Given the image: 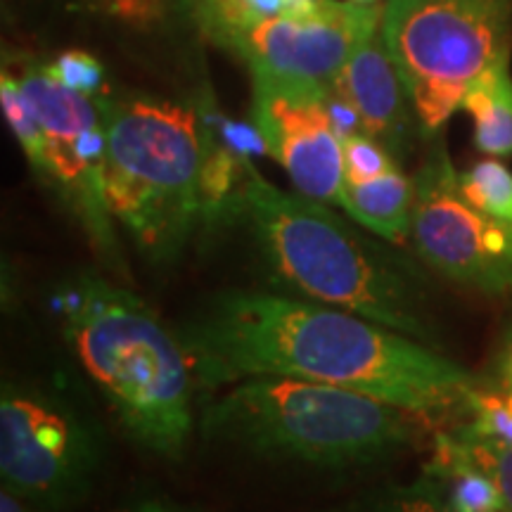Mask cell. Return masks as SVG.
I'll return each instance as SVG.
<instances>
[{"mask_svg": "<svg viewBox=\"0 0 512 512\" xmlns=\"http://www.w3.org/2000/svg\"><path fill=\"white\" fill-rule=\"evenodd\" d=\"M358 5H377V0H354Z\"/></svg>", "mask_w": 512, "mask_h": 512, "instance_id": "f1b7e54d", "label": "cell"}, {"mask_svg": "<svg viewBox=\"0 0 512 512\" xmlns=\"http://www.w3.org/2000/svg\"><path fill=\"white\" fill-rule=\"evenodd\" d=\"M202 387L256 375L337 384L425 418L467 415L479 382L418 339L337 306L278 292H226L178 330Z\"/></svg>", "mask_w": 512, "mask_h": 512, "instance_id": "6da1fadb", "label": "cell"}, {"mask_svg": "<svg viewBox=\"0 0 512 512\" xmlns=\"http://www.w3.org/2000/svg\"><path fill=\"white\" fill-rule=\"evenodd\" d=\"M382 10L354 0H294L280 15L235 31L219 46L242 57L252 74L330 88L351 53L380 27Z\"/></svg>", "mask_w": 512, "mask_h": 512, "instance_id": "30bf717a", "label": "cell"}, {"mask_svg": "<svg viewBox=\"0 0 512 512\" xmlns=\"http://www.w3.org/2000/svg\"><path fill=\"white\" fill-rule=\"evenodd\" d=\"M498 387L512 389V342L503 351L501 366H498Z\"/></svg>", "mask_w": 512, "mask_h": 512, "instance_id": "4316f807", "label": "cell"}, {"mask_svg": "<svg viewBox=\"0 0 512 512\" xmlns=\"http://www.w3.org/2000/svg\"><path fill=\"white\" fill-rule=\"evenodd\" d=\"M131 512H200V510L185 508V505L164 501V498H150V501H140Z\"/></svg>", "mask_w": 512, "mask_h": 512, "instance_id": "d4e9b609", "label": "cell"}, {"mask_svg": "<svg viewBox=\"0 0 512 512\" xmlns=\"http://www.w3.org/2000/svg\"><path fill=\"white\" fill-rule=\"evenodd\" d=\"M230 209L242 214L280 287L432 342L434 328L406 266L325 202L275 188L247 162Z\"/></svg>", "mask_w": 512, "mask_h": 512, "instance_id": "3957f363", "label": "cell"}, {"mask_svg": "<svg viewBox=\"0 0 512 512\" xmlns=\"http://www.w3.org/2000/svg\"><path fill=\"white\" fill-rule=\"evenodd\" d=\"M15 76L46 133L48 169L43 181L60 192L93 247L119 271L124 261L105 195L107 128L100 98L57 83L46 64L27 62Z\"/></svg>", "mask_w": 512, "mask_h": 512, "instance_id": "ba28073f", "label": "cell"}, {"mask_svg": "<svg viewBox=\"0 0 512 512\" xmlns=\"http://www.w3.org/2000/svg\"><path fill=\"white\" fill-rule=\"evenodd\" d=\"M344 512H460L441 486L422 472L411 484H392L370 491Z\"/></svg>", "mask_w": 512, "mask_h": 512, "instance_id": "2e32d148", "label": "cell"}, {"mask_svg": "<svg viewBox=\"0 0 512 512\" xmlns=\"http://www.w3.org/2000/svg\"><path fill=\"white\" fill-rule=\"evenodd\" d=\"M287 3H294V0H287Z\"/></svg>", "mask_w": 512, "mask_h": 512, "instance_id": "f546056e", "label": "cell"}, {"mask_svg": "<svg viewBox=\"0 0 512 512\" xmlns=\"http://www.w3.org/2000/svg\"><path fill=\"white\" fill-rule=\"evenodd\" d=\"M425 472L460 512H508L494 477L470 456L456 432L439 434Z\"/></svg>", "mask_w": 512, "mask_h": 512, "instance_id": "5bb4252c", "label": "cell"}, {"mask_svg": "<svg viewBox=\"0 0 512 512\" xmlns=\"http://www.w3.org/2000/svg\"><path fill=\"white\" fill-rule=\"evenodd\" d=\"M413 183L411 242L420 259L458 285L512 294V228L467 200L444 145L432 147Z\"/></svg>", "mask_w": 512, "mask_h": 512, "instance_id": "9c48e42d", "label": "cell"}, {"mask_svg": "<svg viewBox=\"0 0 512 512\" xmlns=\"http://www.w3.org/2000/svg\"><path fill=\"white\" fill-rule=\"evenodd\" d=\"M330 91L354 112L361 133L387 147L396 159L411 150L418 117L396 64L377 27L339 69Z\"/></svg>", "mask_w": 512, "mask_h": 512, "instance_id": "7c38bea8", "label": "cell"}, {"mask_svg": "<svg viewBox=\"0 0 512 512\" xmlns=\"http://www.w3.org/2000/svg\"><path fill=\"white\" fill-rule=\"evenodd\" d=\"M456 434L467 446L470 456L475 458L491 477H494L498 491H501L505 501V508H508V512H512V444L494 441V439L470 437V434H463V432H456Z\"/></svg>", "mask_w": 512, "mask_h": 512, "instance_id": "603a6c76", "label": "cell"}, {"mask_svg": "<svg viewBox=\"0 0 512 512\" xmlns=\"http://www.w3.org/2000/svg\"><path fill=\"white\" fill-rule=\"evenodd\" d=\"M0 512H41V510H36L34 505L24 503L22 498H17L15 494H10V491L3 489V494H0Z\"/></svg>", "mask_w": 512, "mask_h": 512, "instance_id": "484cf974", "label": "cell"}, {"mask_svg": "<svg viewBox=\"0 0 512 512\" xmlns=\"http://www.w3.org/2000/svg\"><path fill=\"white\" fill-rule=\"evenodd\" d=\"M176 8H183V10H192L195 8V0H174Z\"/></svg>", "mask_w": 512, "mask_h": 512, "instance_id": "83f0119b", "label": "cell"}, {"mask_svg": "<svg viewBox=\"0 0 512 512\" xmlns=\"http://www.w3.org/2000/svg\"><path fill=\"white\" fill-rule=\"evenodd\" d=\"M380 27L420 133L437 136L472 83L510 57L512 0H389Z\"/></svg>", "mask_w": 512, "mask_h": 512, "instance_id": "8992f818", "label": "cell"}, {"mask_svg": "<svg viewBox=\"0 0 512 512\" xmlns=\"http://www.w3.org/2000/svg\"><path fill=\"white\" fill-rule=\"evenodd\" d=\"M458 432L512 444V389L477 387L467 403V422Z\"/></svg>", "mask_w": 512, "mask_h": 512, "instance_id": "ffe728a7", "label": "cell"}, {"mask_svg": "<svg viewBox=\"0 0 512 512\" xmlns=\"http://www.w3.org/2000/svg\"><path fill=\"white\" fill-rule=\"evenodd\" d=\"M413 204L415 183L403 174L401 166L370 181H344L342 209L358 226L394 245L411 240Z\"/></svg>", "mask_w": 512, "mask_h": 512, "instance_id": "4fadbf2b", "label": "cell"}, {"mask_svg": "<svg viewBox=\"0 0 512 512\" xmlns=\"http://www.w3.org/2000/svg\"><path fill=\"white\" fill-rule=\"evenodd\" d=\"M430 422L396 403L337 384L256 375L235 382L209 403L200 425L204 437L256 456L347 470L418 446Z\"/></svg>", "mask_w": 512, "mask_h": 512, "instance_id": "277c9868", "label": "cell"}, {"mask_svg": "<svg viewBox=\"0 0 512 512\" xmlns=\"http://www.w3.org/2000/svg\"><path fill=\"white\" fill-rule=\"evenodd\" d=\"M55 309L128 437L159 458L181 460L195 430L197 380L178 332L138 294L88 271L60 287Z\"/></svg>", "mask_w": 512, "mask_h": 512, "instance_id": "7a4b0ae2", "label": "cell"}, {"mask_svg": "<svg viewBox=\"0 0 512 512\" xmlns=\"http://www.w3.org/2000/svg\"><path fill=\"white\" fill-rule=\"evenodd\" d=\"M344 152V181H370L399 169L396 159L387 147H382L366 133L356 131L342 138Z\"/></svg>", "mask_w": 512, "mask_h": 512, "instance_id": "44dd1931", "label": "cell"}, {"mask_svg": "<svg viewBox=\"0 0 512 512\" xmlns=\"http://www.w3.org/2000/svg\"><path fill=\"white\" fill-rule=\"evenodd\" d=\"M0 105H3L5 119H8L17 143L22 145L31 169L36 171V176L46 178V169H48L46 133H43L34 110H31L27 98H24L17 76L8 72V69H3V76H0Z\"/></svg>", "mask_w": 512, "mask_h": 512, "instance_id": "ac0fdd59", "label": "cell"}, {"mask_svg": "<svg viewBox=\"0 0 512 512\" xmlns=\"http://www.w3.org/2000/svg\"><path fill=\"white\" fill-rule=\"evenodd\" d=\"M107 128L105 195L112 219L152 264L183 254L209 216L204 171L211 136L181 102L100 98Z\"/></svg>", "mask_w": 512, "mask_h": 512, "instance_id": "5b68a950", "label": "cell"}, {"mask_svg": "<svg viewBox=\"0 0 512 512\" xmlns=\"http://www.w3.org/2000/svg\"><path fill=\"white\" fill-rule=\"evenodd\" d=\"M458 185L479 211L512 228V171L503 162L482 159L458 171Z\"/></svg>", "mask_w": 512, "mask_h": 512, "instance_id": "e0dca14e", "label": "cell"}, {"mask_svg": "<svg viewBox=\"0 0 512 512\" xmlns=\"http://www.w3.org/2000/svg\"><path fill=\"white\" fill-rule=\"evenodd\" d=\"M95 3L128 22H152L162 17L166 5H174V0H95Z\"/></svg>", "mask_w": 512, "mask_h": 512, "instance_id": "cb8c5ba5", "label": "cell"}, {"mask_svg": "<svg viewBox=\"0 0 512 512\" xmlns=\"http://www.w3.org/2000/svg\"><path fill=\"white\" fill-rule=\"evenodd\" d=\"M510 60L494 64L472 83L463 110L475 121V145L489 157H512Z\"/></svg>", "mask_w": 512, "mask_h": 512, "instance_id": "9a60e30c", "label": "cell"}, {"mask_svg": "<svg viewBox=\"0 0 512 512\" xmlns=\"http://www.w3.org/2000/svg\"><path fill=\"white\" fill-rule=\"evenodd\" d=\"M252 81V119L264 150L302 195L342 209L344 152L330 88L264 74H252Z\"/></svg>", "mask_w": 512, "mask_h": 512, "instance_id": "8fae6325", "label": "cell"}, {"mask_svg": "<svg viewBox=\"0 0 512 512\" xmlns=\"http://www.w3.org/2000/svg\"><path fill=\"white\" fill-rule=\"evenodd\" d=\"M287 0H195V15L204 31L221 43L223 38L242 31L261 19L280 15Z\"/></svg>", "mask_w": 512, "mask_h": 512, "instance_id": "d6986e66", "label": "cell"}, {"mask_svg": "<svg viewBox=\"0 0 512 512\" xmlns=\"http://www.w3.org/2000/svg\"><path fill=\"white\" fill-rule=\"evenodd\" d=\"M48 74L57 83L72 88V91L88 95V98H105V69L93 55L81 50H69L46 64Z\"/></svg>", "mask_w": 512, "mask_h": 512, "instance_id": "7402d4cb", "label": "cell"}, {"mask_svg": "<svg viewBox=\"0 0 512 512\" xmlns=\"http://www.w3.org/2000/svg\"><path fill=\"white\" fill-rule=\"evenodd\" d=\"M105 463V437L64 384L10 380L0 396L3 489L41 512L86 503Z\"/></svg>", "mask_w": 512, "mask_h": 512, "instance_id": "52a82bcc", "label": "cell"}]
</instances>
